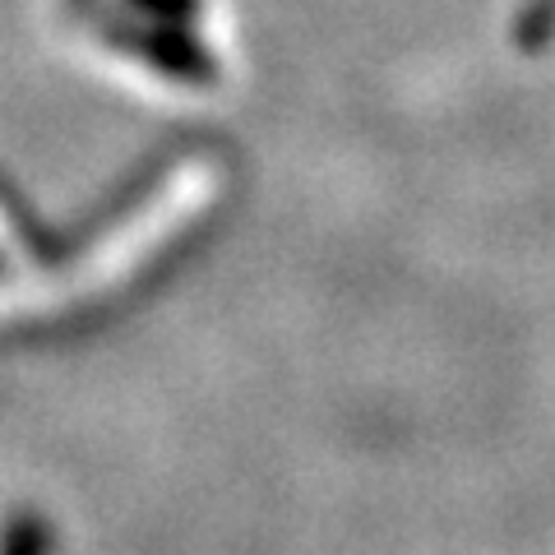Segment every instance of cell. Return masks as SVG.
<instances>
[{
    "instance_id": "obj_1",
    "label": "cell",
    "mask_w": 555,
    "mask_h": 555,
    "mask_svg": "<svg viewBox=\"0 0 555 555\" xmlns=\"http://www.w3.org/2000/svg\"><path fill=\"white\" fill-rule=\"evenodd\" d=\"M0 555H51V532L38 514H14L0 532Z\"/></svg>"
}]
</instances>
